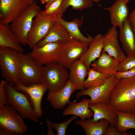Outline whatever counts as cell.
<instances>
[{
	"label": "cell",
	"instance_id": "obj_1",
	"mask_svg": "<svg viewBox=\"0 0 135 135\" xmlns=\"http://www.w3.org/2000/svg\"><path fill=\"white\" fill-rule=\"evenodd\" d=\"M109 103L117 111L135 113V76L120 80L110 94Z\"/></svg>",
	"mask_w": 135,
	"mask_h": 135
},
{
	"label": "cell",
	"instance_id": "obj_2",
	"mask_svg": "<svg viewBox=\"0 0 135 135\" xmlns=\"http://www.w3.org/2000/svg\"><path fill=\"white\" fill-rule=\"evenodd\" d=\"M5 90L7 105L16 110L23 118L38 122L39 116L34 110L26 95L16 90L14 84L5 80Z\"/></svg>",
	"mask_w": 135,
	"mask_h": 135
},
{
	"label": "cell",
	"instance_id": "obj_3",
	"mask_svg": "<svg viewBox=\"0 0 135 135\" xmlns=\"http://www.w3.org/2000/svg\"><path fill=\"white\" fill-rule=\"evenodd\" d=\"M19 83L25 86L44 82L40 65L30 53L19 52ZM45 83V82H44Z\"/></svg>",
	"mask_w": 135,
	"mask_h": 135
},
{
	"label": "cell",
	"instance_id": "obj_4",
	"mask_svg": "<svg viewBox=\"0 0 135 135\" xmlns=\"http://www.w3.org/2000/svg\"><path fill=\"white\" fill-rule=\"evenodd\" d=\"M41 11V8L35 0L11 23L10 28L21 44L27 45L28 35L33 20Z\"/></svg>",
	"mask_w": 135,
	"mask_h": 135
},
{
	"label": "cell",
	"instance_id": "obj_5",
	"mask_svg": "<svg viewBox=\"0 0 135 135\" xmlns=\"http://www.w3.org/2000/svg\"><path fill=\"white\" fill-rule=\"evenodd\" d=\"M19 52L8 48L0 47V68L2 76L14 86L19 83Z\"/></svg>",
	"mask_w": 135,
	"mask_h": 135
},
{
	"label": "cell",
	"instance_id": "obj_6",
	"mask_svg": "<svg viewBox=\"0 0 135 135\" xmlns=\"http://www.w3.org/2000/svg\"><path fill=\"white\" fill-rule=\"evenodd\" d=\"M67 68L58 62L42 66V74L48 92L57 91L65 86L69 77Z\"/></svg>",
	"mask_w": 135,
	"mask_h": 135
},
{
	"label": "cell",
	"instance_id": "obj_7",
	"mask_svg": "<svg viewBox=\"0 0 135 135\" xmlns=\"http://www.w3.org/2000/svg\"><path fill=\"white\" fill-rule=\"evenodd\" d=\"M59 16L56 15L44 16L39 12L34 18L29 33L27 44L33 48L47 35L50 28L58 21Z\"/></svg>",
	"mask_w": 135,
	"mask_h": 135
},
{
	"label": "cell",
	"instance_id": "obj_8",
	"mask_svg": "<svg viewBox=\"0 0 135 135\" xmlns=\"http://www.w3.org/2000/svg\"><path fill=\"white\" fill-rule=\"evenodd\" d=\"M120 80L115 75H113L100 86L81 90L76 94V99H78L82 96H88L90 98V104L98 102L109 103L110 94Z\"/></svg>",
	"mask_w": 135,
	"mask_h": 135
},
{
	"label": "cell",
	"instance_id": "obj_9",
	"mask_svg": "<svg viewBox=\"0 0 135 135\" xmlns=\"http://www.w3.org/2000/svg\"><path fill=\"white\" fill-rule=\"evenodd\" d=\"M23 118L10 106L5 105L0 108V127L8 130L16 134L22 135L27 131Z\"/></svg>",
	"mask_w": 135,
	"mask_h": 135
},
{
	"label": "cell",
	"instance_id": "obj_10",
	"mask_svg": "<svg viewBox=\"0 0 135 135\" xmlns=\"http://www.w3.org/2000/svg\"><path fill=\"white\" fill-rule=\"evenodd\" d=\"M88 46L70 36L64 43L59 62L66 68L86 52Z\"/></svg>",
	"mask_w": 135,
	"mask_h": 135
},
{
	"label": "cell",
	"instance_id": "obj_11",
	"mask_svg": "<svg viewBox=\"0 0 135 135\" xmlns=\"http://www.w3.org/2000/svg\"><path fill=\"white\" fill-rule=\"evenodd\" d=\"M34 0H0V23H11Z\"/></svg>",
	"mask_w": 135,
	"mask_h": 135
},
{
	"label": "cell",
	"instance_id": "obj_12",
	"mask_svg": "<svg viewBox=\"0 0 135 135\" xmlns=\"http://www.w3.org/2000/svg\"><path fill=\"white\" fill-rule=\"evenodd\" d=\"M64 43L50 42L39 47H35L30 53L41 65L59 61Z\"/></svg>",
	"mask_w": 135,
	"mask_h": 135
},
{
	"label": "cell",
	"instance_id": "obj_13",
	"mask_svg": "<svg viewBox=\"0 0 135 135\" xmlns=\"http://www.w3.org/2000/svg\"><path fill=\"white\" fill-rule=\"evenodd\" d=\"M15 87L28 96L34 110L40 117L41 116L43 113L41 106L42 100L48 90L46 84L44 82L25 86L19 83Z\"/></svg>",
	"mask_w": 135,
	"mask_h": 135
},
{
	"label": "cell",
	"instance_id": "obj_14",
	"mask_svg": "<svg viewBox=\"0 0 135 135\" xmlns=\"http://www.w3.org/2000/svg\"><path fill=\"white\" fill-rule=\"evenodd\" d=\"M103 36V50L118 62L126 57L119 44L116 27L110 28Z\"/></svg>",
	"mask_w": 135,
	"mask_h": 135
},
{
	"label": "cell",
	"instance_id": "obj_15",
	"mask_svg": "<svg viewBox=\"0 0 135 135\" xmlns=\"http://www.w3.org/2000/svg\"><path fill=\"white\" fill-rule=\"evenodd\" d=\"M76 89L70 80H68L65 86L56 92H48L47 100L54 109H62L70 102L72 94Z\"/></svg>",
	"mask_w": 135,
	"mask_h": 135
},
{
	"label": "cell",
	"instance_id": "obj_16",
	"mask_svg": "<svg viewBox=\"0 0 135 135\" xmlns=\"http://www.w3.org/2000/svg\"><path fill=\"white\" fill-rule=\"evenodd\" d=\"M89 108L94 112V122H97L102 119L108 120L111 124L115 126L117 120L116 110L109 103L98 102L90 104Z\"/></svg>",
	"mask_w": 135,
	"mask_h": 135
},
{
	"label": "cell",
	"instance_id": "obj_17",
	"mask_svg": "<svg viewBox=\"0 0 135 135\" xmlns=\"http://www.w3.org/2000/svg\"><path fill=\"white\" fill-rule=\"evenodd\" d=\"M103 35L101 34L96 35L88 46L85 53L79 60L85 64L88 71L91 64L100 56L103 48Z\"/></svg>",
	"mask_w": 135,
	"mask_h": 135
},
{
	"label": "cell",
	"instance_id": "obj_18",
	"mask_svg": "<svg viewBox=\"0 0 135 135\" xmlns=\"http://www.w3.org/2000/svg\"><path fill=\"white\" fill-rule=\"evenodd\" d=\"M118 62L102 50L100 56L90 64L92 68L111 76L118 72Z\"/></svg>",
	"mask_w": 135,
	"mask_h": 135
},
{
	"label": "cell",
	"instance_id": "obj_19",
	"mask_svg": "<svg viewBox=\"0 0 135 135\" xmlns=\"http://www.w3.org/2000/svg\"><path fill=\"white\" fill-rule=\"evenodd\" d=\"M90 99H83L78 102H70L68 106L63 112L64 116L73 115L80 117V120H84L93 117L94 112L89 108Z\"/></svg>",
	"mask_w": 135,
	"mask_h": 135
},
{
	"label": "cell",
	"instance_id": "obj_20",
	"mask_svg": "<svg viewBox=\"0 0 135 135\" xmlns=\"http://www.w3.org/2000/svg\"><path fill=\"white\" fill-rule=\"evenodd\" d=\"M58 21L68 31L70 36L88 46L93 40L94 37L88 35L87 37L84 36L81 32L79 28L83 22L82 19H74L70 22L64 20L61 16L58 17Z\"/></svg>",
	"mask_w": 135,
	"mask_h": 135
},
{
	"label": "cell",
	"instance_id": "obj_21",
	"mask_svg": "<svg viewBox=\"0 0 135 135\" xmlns=\"http://www.w3.org/2000/svg\"><path fill=\"white\" fill-rule=\"evenodd\" d=\"M69 79L75 87L76 90L84 89L85 78L88 76V71L84 64L79 59L71 65Z\"/></svg>",
	"mask_w": 135,
	"mask_h": 135
},
{
	"label": "cell",
	"instance_id": "obj_22",
	"mask_svg": "<svg viewBox=\"0 0 135 135\" xmlns=\"http://www.w3.org/2000/svg\"><path fill=\"white\" fill-rule=\"evenodd\" d=\"M126 4L122 0H116L111 6L104 8L109 12L112 26L120 28L128 18L129 10Z\"/></svg>",
	"mask_w": 135,
	"mask_h": 135
},
{
	"label": "cell",
	"instance_id": "obj_23",
	"mask_svg": "<svg viewBox=\"0 0 135 135\" xmlns=\"http://www.w3.org/2000/svg\"><path fill=\"white\" fill-rule=\"evenodd\" d=\"M128 18L120 28L119 39L127 56L135 55V35L129 25Z\"/></svg>",
	"mask_w": 135,
	"mask_h": 135
},
{
	"label": "cell",
	"instance_id": "obj_24",
	"mask_svg": "<svg viewBox=\"0 0 135 135\" xmlns=\"http://www.w3.org/2000/svg\"><path fill=\"white\" fill-rule=\"evenodd\" d=\"M21 45L10 27L0 23V47L10 48L23 52Z\"/></svg>",
	"mask_w": 135,
	"mask_h": 135
},
{
	"label": "cell",
	"instance_id": "obj_25",
	"mask_svg": "<svg viewBox=\"0 0 135 135\" xmlns=\"http://www.w3.org/2000/svg\"><path fill=\"white\" fill-rule=\"evenodd\" d=\"M70 36L66 29L58 21L53 24L46 36L36 47H40L50 42L64 43Z\"/></svg>",
	"mask_w": 135,
	"mask_h": 135
},
{
	"label": "cell",
	"instance_id": "obj_26",
	"mask_svg": "<svg viewBox=\"0 0 135 135\" xmlns=\"http://www.w3.org/2000/svg\"><path fill=\"white\" fill-rule=\"evenodd\" d=\"M110 124L105 119L94 122L91 118L84 120H78L76 122V125L83 129L86 135H105L107 128Z\"/></svg>",
	"mask_w": 135,
	"mask_h": 135
},
{
	"label": "cell",
	"instance_id": "obj_27",
	"mask_svg": "<svg viewBox=\"0 0 135 135\" xmlns=\"http://www.w3.org/2000/svg\"><path fill=\"white\" fill-rule=\"evenodd\" d=\"M117 120L115 126L122 132H126L129 129H135V113L116 111Z\"/></svg>",
	"mask_w": 135,
	"mask_h": 135
},
{
	"label": "cell",
	"instance_id": "obj_28",
	"mask_svg": "<svg viewBox=\"0 0 135 135\" xmlns=\"http://www.w3.org/2000/svg\"><path fill=\"white\" fill-rule=\"evenodd\" d=\"M88 76L84 83V88L86 89L94 88L102 85L111 76L90 68L88 71Z\"/></svg>",
	"mask_w": 135,
	"mask_h": 135
},
{
	"label": "cell",
	"instance_id": "obj_29",
	"mask_svg": "<svg viewBox=\"0 0 135 135\" xmlns=\"http://www.w3.org/2000/svg\"><path fill=\"white\" fill-rule=\"evenodd\" d=\"M93 0H63L58 11V15L62 16L68 8L72 6L73 10H82L92 7Z\"/></svg>",
	"mask_w": 135,
	"mask_h": 135
},
{
	"label": "cell",
	"instance_id": "obj_30",
	"mask_svg": "<svg viewBox=\"0 0 135 135\" xmlns=\"http://www.w3.org/2000/svg\"><path fill=\"white\" fill-rule=\"evenodd\" d=\"M135 68V55L127 56L118 65V72H123Z\"/></svg>",
	"mask_w": 135,
	"mask_h": 135
},
{
	"label": "cell",
	"instance_id": "obj_31",
	"mask_svg": "<svg viewBox=\"0 0 135 135\" xmlns=\"http://www.w3.org/2000/svg\"><path fill=\"white\" fill-rule=\"evenodd\" d=\"M63 1V0H55L48 6H46L45 10H41V13L44 16L57 15Z\"/></svg>",
	"mask_w": 135,
	"mask_h": 135
},
{
	"label": "cell",
	"instance_id": "obj_32",
	"mask_svg": "<svg viewBox=\"0 0 135 135\" xmlns=\"http://www.w3.org/2000/svg\"><path fill=\"white\" fill-rule=\"evenodd\" d=\"M76 116H73L68 120L60 123L52 122L53 128L56 131V135H65L66 129L68 125L74 120L77 118Z\"/></svg>",
	"mask_w": 135,
	"mask_h": 135
},
{
	"label": "cell",
	"instance_id": "obj_33",
	"mask_svg": "<svg viewBox=\"0 0 135 135\" xmlns=\"http://www.w3.org/2000/svg\"><path fill=\"white\" fill-rule=\"evenodd\" d=\"M5 80H2L0 82V108L7 105L5 90Z\"/></svg>",
	"mask_w": 135,
	"mask_h": 135
},
{
	"label": "cell",
	"instance_id": "obj_34",
	"mask_svg": "<svg viewBox=\"0 0 135 135\" xmlns=\"http://www.w3.org/2000/svg\"><path fill=\"white\" fill-rule=\"evenodd\" d=\"M131 133L126 132H122L116 128L115 126L110 124L108 126L105 135H131Z\"/></svg>",
	"mask_w": 135,
	"mask_h": 135
},
{
	"label": "cell",
	"instance_id": "obj_35",
	"mask_svg": "<svg viewBox=\"0 0 135 135\" xmlns=\"http://www.w3.org/2000/svg\"><path fill=\"white\" fill-rule=\"evenodd\" d=\"M115 75L120 79L132 78L135 76V68L124 72H117Z\"/></svg>",
	"mask_w": 135,
	"mask_h": 135
},
{
	"label": "cell",
	"instance_id": "obj_36",
	"mask_svg": "<svg viewBox=\"0 0 135 135\" xmlns=\"http://www.w3.org/2000/svg\"><path fill=\"white\" fill-rule=\"evenodd\" d=\"M128 19L129 25L135 35V8L128 16Z\"/></svg>",
	"mask_w": 135,
	"mask_h": 135
},
{
	"label": "cell",
	"instance_id": "obj_37",
	"mask_svg": "<svg viewBox=\"0 0 135 135\" xmlns=\"http://www.w3.org/2000/svg\"><path fill=\"white\" fill-rule=\"evenodd\" d=\"M52 122L50 120H46V123L47 128V134L48 135H56L53 132L52 129H53L52 125Z\"/></svg>",
	"mask_w": 135,
	"mask_h": 135
},
{
	"label": "cell",
	"instance_id": "obj_38",
	"mask_svg": "<svg viewBox=\"0 0 135 135\" xmlns=\"http://www.w3.org/2000/svg\"><path fill=\"white\" fill-rule=\"evenodd\" d=\"M14 132L6 128L0 127V135H15Z\"/></svg>",
	"mask_w": 135,
	"mask_h": 135
},
{
	"label": "cell",
	"instance_id": "obj_39",
	"mask_svg": "<svg viewBox=\"0 0 135 135\" xmlns=\"http://www.w3.org/2000/svg\"><path fill=\"white\" fill-rule=\"evenodd\" d=\"M50 0H40L41 2L43 4H47Z\"/></svg>",
	"mask_w": 135,
	"mask_h": 135
},
{
	"label": "cell",
	"instance_id": "obj_40",
	"mask_svg": "<svg viewBox=\"0 0 135 135\" xmlns=\"http://www.w3.org/2000/svg\"><path fill=\"white\" fill-rule=\"evenodd\" d=\"M55 0H50L46 4V6H47L50 5L52 2Z\"/></svg>",
	"mask_w": 135,
	"mask_h": 135
},
{
	"label": "cell",
	"instance_id": "obj_41",
	"mask_svg": "<svg viewBox=\"0 0 135 135\" xmlns=\"http://www.w3.org/2000/svg\"><path fill=\"white\" fill-rule=\"evenodd\" d=\"M125 3L127 4L130 0H122Z\"/></svg>",
	"mask_w": 135,
	"mask_h": 135
},
{
	"label": "cell",
	"instance_id": "obj_42",
	"mask_svg": "<svg viewBox=\"0 0 135 135\" xmlns=\"http://www.w3.org/2000/svg\"><path fill=\"white\" fill-rule=\"evenodd\" d=\"M100 0H93L94 2H98Z\"/></svg>",
	"mask_w": 135,
	"mask_h": 135
}]
</instances>
